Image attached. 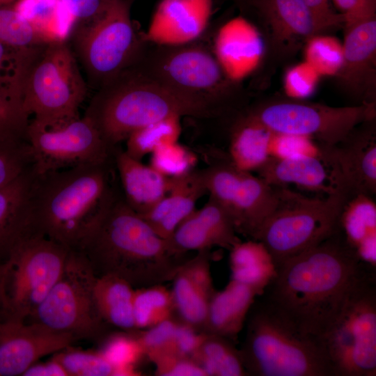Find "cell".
<instances>
[{
  "label": "cell",
  "instance_id": "cell-29",
  "mask_svg": "<svg viewBox=\"0 0 376 376\" xmlns=\"http://www.w3.org/2000/svg\"><path fill=\"white\" fill-rule=\"evenodd\" d=\"M339 227L348 245L366 263L376 267V204L371 196L357 194L345 201Z\"/></svg>",
  "mask_w": 376,
  "mask_h": 376
},
{
  "label": "cell",
  "instance_id": "cell-30",
  "mask_svg": "<svg viewBox=\"0 0 376 376\" xmlns=\"http://www.w3.org/2000/svg\"><path fill=\"white\" fill-rule=\"evenodd\" d=\"M273 132L243 113L233 123L228 161L237 169L257 171L271 157Z\"/></svg>",
  "mask_w": 376,
  "mask_h": 376
},
{
  "label": "cell",
  "instance_id": "cell-13",
  "mask_svg": "<svg viewBox=\"0 0 376 376\" xmlns=\"http://www.w3.org/2000/svg\"><path fill=\"white\" fill-rule=\"evenodd\" d=\"M272 132L301 136L320 144L343 141L359 124L375 118V103L331 107L304 100H269L243 112Z\"/></svg>",
  "mask_w": 376,
  "mask_h": 376
},
{
  "label": "cell",
  "instance_id": "cell-2",
  "mask_svg": "<svg viewBox=\"0 0 376 376\" xmlns=\"http://www.w3.org/2000/svg\"><path fill=\"white\" fill-rule=\"evenodd\" d=\"M75 251L81 254L97 277L115 276L134 288L171 281L184 262L128 205L122 192Z\"/></svg>",
  "mask_w": 376,
  "mask_h": 376
},
{
  "label": "cell",
  "instance_id": "cell-11",
  "mask_svg": "<svg viewBox=\"0 0 376 376\" xmlns=\"http://www.w3.org/2000/svg\"><path fill=\"white\" fill-rule=\"evenodd\" d=\"M69 251L42 235L18 247L0 266V313L27 321L59 279Z\"/></svg>",
  "mask_w": 376,
  "mask_h": 376
},
{
  "label": "cell",
  "instance_id": "cell-51",
  "mask_svg": "<svg viewBox=\"0 0 376 376\" xmlns=\"http://www.w3.org/2000/svg\"><path fill=\"white\" fill-rule=\"evenodd\" d=\"M22 376H68V374L59 363L51 358L45 363H34Z\"/></svg>",
  "mask_w": 376,
  "mask_h": 376
},
{
  "label": "cell",
  "instance_id": "cell-39",
  "mask_svg": "<svg viewBox=\"0 0 376 376\" xmlns=\"http://www.w3.org/2000/svg\"><path fill=\"white\" fill-rule=\"evenodd\" d=\"M0 42L17 49L47 43L13 7L0 6Z\"/></svg>",
  "mask_w": 376,
  "mask_h": 376
},
{
  "label": "cell",
  "instance_id": "cell-25",
  "mask_svg": "<svg viewBox=\"0 0 376 376\" xmlns=\"http://www.w3.org/2000/svg\"><path fill=\"white\" fill-rule=\"evenodd\" d=\"M257 172L258 177L274 187L295 185L327 195L336 189L331 169L323 155L270 157Z\"/></svg>",
  "mask_w": 376,
  "mask_h": 376
},
{
  "label": "cell",
  "instance_id": "cell-10",
  "mask_svg": "<svg viewBox=\"0 0 376 376\" xmlns=\"http://www.w3.org/2000/svg\"><path fill=\"white\" fill-rule=\"evenodd\" d=\"M375 269L352 287L322 338L334 376L376 375Z\"/></svg>",
  "mask_w": 376,
  "mask_h": 376
},
{
  "label": "cell",
  "instance_id": "cell-15",
  "mask_svg": "<svg viewBox=\"0 0 376 376\" xmlns=\"http://www.w3.org/2000/svg\"><path fill=\"white\" fill-rule=\"evenodd\" d=\"M201 172L207 193L229 214L237 234L253 240L276 207V188L228 160Z\"/></svg>",
  "mask_w": 376,
  "mask_h": 376
},
{
  "label": "cell",
  "instance_id": "cell-36",
  "mask_svg": "<svg viewBox=\"0 0 376 376\" xmlns=\"http://www.w3.org/2000/svg\"><path fill=\"white\" fill-rule=\"evenodd\" d=\"M180 118L171 116L136 130L125 139V152L141 161L158 148L178 142L181 133Z\"/></svg>",
  "mask_w": 376,
  "mask_h": 376
},
{
  "label": "cell",
  "instance_id": "cell-28",
  "mask_svg": "<svg viewBox=\"0 0 376 376\" xmlns=\"http://www.w3.org/2000/svg\"><path fill=\"white\" fill-rule=\"evenodd\" d=\"M259 296L253 288L230 279L225 288L215 291L207 309L203 332L237 343L249 311Z\"/></svg>",
  "mask_w": 376,
  "mask_h": 376
},
{
  "label": "cell",
  "instance_id": "cell-31",
  "mask_svg": "<svg viewBox=\"0 0 376 376\" xmlns=\"http://www.w3.org/2000/svg\"><path fill=\"white\" fill-rule=\"evenodd\" d=\"M230 279L255 290L259 296L275 278L273 258L260 241L239 242L230 250Z\"/></svg>",
  "mask_w": 376,
  "mask_h": 376
},
{
  "label": "cell",
  "instance_id": "cell-48",
  "mask_svg": "<svg viewBox=\"0 0 376 376\" xmlns=\"http://www.w3.org/2000/svg\"><path fill=\"white\" fill-rule=\"evenodd\" d=\"M205 336V333L198 331L191 326L178 320L175 338V354L181 357L191 358Z\"/></svg>",
  "mask_w": 376,
  "mask_h": 376
},
{
  "label": "cell",
  "instance_id": "cell-44",
  "mask_svg": "<svg viewBox=\"0 0 376 376\" xmlns=\"http://www.w3.org/2000/svg\"><path fill=\"white\" fill-rule=\"evenodd\" d=\"M104 336L102 354L115 366H134L143 357V350L134 333L119 331Z\"/></svg>",
  "mask_w": 376,
  "mask_h": 376
},
{
  "label": "cell",
  "instance_id": "cell-14",
  "mask_svg": "<svg viewBox=\"0 0 376 376\" xmlns=\"http://www.w3.org/2000/svg\"><path fill=\"white\" fill-rule=\"evenodd\" d=\"M26 139L37 174L104 162L114 148L86 116L52 125L29 120Z\"/></svg>",
  "mask_w": 376,
  "mask_h": 376
},
{
  "label": "cell",
  "instance_id": "cell-49",
  "mask_svg": "<svg viewBox=\"0 0 376 376\" xmlns=\"http://www.w3.org/2000/svg\"><path fill=\"white\" fill-rule=\"evenodd\" d=\"M344 17V26L376 16V0H333Z\"/></svg>",
  "mask_w": 376,
  "mask_h": 376
},
{
  "label": "cell",
  "instance_id": "cell-23",
  "mask_svg": "<svg viewBox=\"0 0 376 376\" xmlns=\"http://www.w3.org/2000/svg\"><path fill=\"white\" fill-rule=\"evenodd\" d=\"M265 48L260 30L247 19L238 16L219 29L213 54L226 77L240 84L258 68Z\"/></svg>",
  "mask_w": 376,
  "mask_h": 376
},
{
  "label": "cell",
  "instance_id": "cell-43",
  "mask_svg": "<svg viewBox=\"0 0 376 376\" xmlns=\"http://www.w3.org/2000/svg\"><path fill=\"white\" fill-rule=\"evenodd\" d=\"M31 166L33 159L26 138L0 142V187Z\"/></svg>",
  "mask_w": 376,
  "mask_h": 376
},
{
  "label": "cell",
  "instance_id": "cell-35",
  "mask_svg": "<svg viewBox=\"0 0 376 376\" xmlns=\"http://www.w3.org/2000/svg\"><path fill=\"white\" fill-rule=\"evenodd\" d=\"M133 313L138 330L148 329L164 320L175 318L171 290L164 284L135 288Z\"/></svg>",
  "mask_w": 376,
  "mask_h": 376
},
{
  "label": "cell",
  "instance_id": "cell-21",
  "mask_svg": "<svg viewBox=\"0 0 376 376\" xmlns=\"http://www.w3.org/2000/svg\"><path fill=\"white\" fill-rule=\"evenodd\" d=\"M212 11V0H161L143 38L157 45L194 42L205 31Z\"/></svg>",
  "mask_w": 376,
  "mask_h": 376
},
{
  "label": "cell",
  "instance_id": "cell-24",
  "mask_svg": "<svg viewBox=\"0 0 376 376\" xmlns=\"http://www.w3.org/2000/svg\"><path fill=\"white\" fill-rule=\"evenodd\" d=\"M175 318L203 332L210 300L216 291L210 271L209 250L184 261L173 279Z\"/></svg>",
  "mask_w": 376,
  "mask_h": 376
},
{
  "label": "cell",
  "instance_id": "cell-46",
  "mask_svg": "<svg viewBox=\"0 0 376 376\" xmlns=\"http://www.w3.org/2000/svg\"><path fill=\"white\" fill-rule=\"evenodd\" d=\"M320 76L304 61L290 68L283 80V88L288 98L304 100L315 92Z\"/></svg>",
  "mask_w": 376,
  "mask_h": 376
},
{
  "label": "cell",
  "instance_id": "cell-38",
  "mask_svg": "<svg viewBox=\"0 0 376 376\" xmlns=\"http://www.w3.org/2000/svg\"><path fill=\"white\" fill-rule=\"evenodd\" d=\"M304 58L320 77H335L343 63V42L331 36L314 35L306 41Z\"/></svg>",
  "mask_w": 376,
  "mask_h": 376
},
{
  "label": "cell",
  "instance_id": "cell-26",
  "mask_svg": "<svg viewBox=\"0 0 376 376\" xmlns=\"http://www.w3.org/2000/svg\"><path fill=\"white\" fill-rule=\"evenodd\" d=\"M113 158L123 198L139 214L148 212L169 192L172 179L150 165L131 157L117 146Z\"/></svg>",
  "mask_w": 376,
  "mask_h": 376
},
{
  "label": "cell",
  "instance_id": "cell-1",
  "mask_svg": "<svg viewBox=\"0 0 376 376\" xmlns=\"http://www.w3.org/2000/svg\"><path fill=\"white\" fill-rule=\"evenodd\" d=\"M375 269L359 258L339 227L277 267L263 295L302 331L322 340L352 287Z\"/></svg>",
  "mask_w": 376,
  "mask_h": 376
},
{
  "label": "cell",
  "instance_id": "cell-41",
  "mask_svg": "<svg viewBox=\"0 0 376 376\" xmlns=\"http://www.w3.org/2000/svg\"><path fill=\"white\" fill-rule=\"evenodd\" d=\"M177 323L176 318H172L148 329L134 332L145 357L152 362L164 356L175 354Z\"/></svg>",
  "mask_w": 376,
  "mask_h": 376
},
{
  "label": "cell",
  "instance_id": "cell-3",
  "mask_svg": "<svg viewBox=\"0 0 376 376\" xmlns=\"http://www.w3.org/2000/svg\"><path fill=\"white\" fill-rule=\"evenodd\" d=\"M113 156L97 164L37 174L34 205L41 234L76 250L121 193Z\"/></svg>",
  "mask_w": 376,
  "mask_h": 376
},
{
  "label": "cell",
  "instance_id": "cell-17",
  "mask_svg": "<svg viewBox=\"0 0 376 376\" xmlns=\"http://www.w3.org/2000/svg\"><path fill=\"white\" fill-rule=\"evenodd\" d=\"M72 336L0 313V376H19L42 357L70 346Z\"/></svg>",
  "mask_w": 376,
  "mask_h": 376
},
{
  "label": "cell",
  "instance_id": "cell-45",
  "mask_svg": "<svg viewBox=\"0 0 376 376\" xmlns=\"http://www.w3.org/2000/svg\"><path fill=\"white\" fill-rule=\"evenodd\" d=\"M33 47L17 49L0 42V86L19 93V86Z\"/></svg>",
  "mask_w": 376,
  "mask_h": 376
},
{
  "label": "cell",
  "instance_id": "cell-12",
  "mask_svg": "<svg viewBox=\"0 0 376 376\" xmlns=\"http://www.w3.org/2000/svg\"><path fill=\"white\" fill-rule=\"evenodd\" d=\"M97 276L78 251L70 250L59 279L26 322L81 339H100L109 327L95 297Z\"/></svg>",
  "mask_w": 376,
  "mask_h": 376
},
{
  "label": "cell",
  "instance_id": "cell-32",
  "mask_svg": "<svg viewBox=\"0 0 376 376\" xmlns=\"http://www.w3.org/2000/svg\"><path fill=\"white\" fill-rule=\"evenodd\" d=\"M134 289L126 281L115 276L97 278L96 304L102 320L109 327L127 333L138 331L133 313Z\"/></svg>",
  "mask_w": 376,
  "mask_h": 376
},
{
  "label": "cell",
  "instance_id": "cell-19",
  "mask_svg": "<svg viewBox=\"0 0 376 376\" xmlns=\"http://www.w3.org/2000/svg\"><path fill=\"white\" fill-rule=\"evenodd\" d=\"M36 177L31 166L0 187V266L22 244L42 235L34 205Z\"/></svg>",
  "mask_w": 376,
  "mask_h": 376
},
{
  "label": "cell",
  "instance_id": "cell-27",
  "mask_svg": "<svg viewBox=\"0 0 376 376\" xmlns=\"http://www.w3.org/2000/svg\"><path fill=\"white\" fill-rule=\"evenodd\" d=\"M169 192L142 217L154 231L168 240L176 228L196 210L197 201L205 193L202 172L193 170L171 178Z\"/></svg>",
  "mask_w": 376,
  "mask_h": 376
},
{
  "label": "cell",
  "instance_id": "cell-5",
  "mask_svg": "<svg viewBox=\"0 0 376 376\" xmlns=\"http://www.w3.org/2000/svg\"><path fill=\"white\" fill-rule=\"evenodd\" d=\"M261 296L249 311L239 350L248 376H334L322 340Z\"/></svg>",
  "mask_w": 376,
  "mask_h": 376
},
{
  "label": "cell",
  "instance_id": "cell-20",
  "mask_svg": "<svg viewBox=\"0 0 376 376\" xmlns=\"http://www.w3.org/2000/svg\"><path fill=\"white\" fill-rule=\"evenodd\" d=\"M260 15L272 53L285 58L295 53L302 42L322 33L304 0H251Z\"/></svg>",
  "mask_w": 376,
  "mask_h": 376
},
{
  "label": "cell",
  "instance_id": "cell-37",
  "mask_svg": "<svg viewBox=\"0 0 376 376\" xmlns=\"http://www.w3.org/2000/svg\"><path fill=\"white\" fill-rule=\"evenodd\" d=\"M68 376H117L118 368L99 351L79 350L71 345L54 353Z\"/></svg>",
  "mask_w": 376,
  "mask_h": 376
},
{
  "label": "cell",
  "instance_id": "cell-34",
  "mask_svg": "<svg viewBox=\"0 0 376 376\" xmlns=\"http://www.w3.org/2000/svg\"><path fill=\"white\" fill-rule=\"evenodd\" d=\"M206 376H248L240 350L224 337L206 334L191 358Z\"/></svg>",
  "mask_w": 376,
  "mask_h": 376
},
{
  "label": "cell",
  "instance_id": "cell-18",
  "mask_svg": "<svg viewBox=\"0 0 376 376\" xmlns=\"http://www.w3.org/2000/svg\"><path fill=\"white\" fill-rule=\"evenodd\" d=\"M343 27V60L336 83L357 104L375 103L376 16Z\"/></svg>",
  "mask_w": 376,
  "mask_h": 376
},
{
  "label": "cell",
  "instance_id": "cell-54",
  "mask_svg": "<svg viewBox=\"0 0 376 376\" xmlns=\"http://www.w3.org/2000/svg\"><path fill=\"white\" fill-rule=\"evenodd\" d=\"M81 1V0H65V1L63 3H65V4H69V3L77 2V1Z\"/></svg>",
  "mask_w": 376,
  "mask_h": 376
},
{
  "label": "cell",
  "instance_id": "cell-40",
  "mask_svg": "<svg viewBox=\"0 0 376 376\" xmlns=\"http://www.w3.org/2000/svg\"><path fill=\"white\" fill-rule=\"evenodd\" d=\"M29 120L19 93L0 86V142L25 138Z\"/></svg>",
  "mask_w": 376,
  "mask_h": 376
},
{
  "label": "cell",
  "instance_id": "cell-9",
  "mask_svg": "<svg viewBox=\"0 0 376 376\" xmlns=\"http://www.w3.org/2000/svg\"><path fill=\"white\" fill-rule=\"evenodd\" d=\"M148 44L133 67L182 93L212 105L221 113L237 108L239 84L225 75L213 52L194 42L181 45Z\"/></svg>",
  "mask_w": 376,
  "mask_h": 376
},
{
  "label": "cell",
  "instance_id": "cell-47",
  "mask_svg": "<svg viewBox=\"0 0 376 376\" xmlns=\"http://www.w3.org/2000/svg\"><path fill=\"white\" fill-rule=\"evenodd\" d=\"M155 375L158 376H206L204 371L191 358L172 354L152 362Z\"/></svg>",
  "mask_w": 376,
  "mask_h": 376
},
{
  "label": "cell",
  "instance_id": "cell-42",
  "mask_svg": "<svg viewBox=\"0 0 376 376\" xmlns=\"http://www.w3.org/2000/svg\"><path fill=\"white\" fill-rule=\"evenodd\" d=\"M196 162L195 155L178 141L153 151L150 165L165 176L175 178L192 171Z\"/></svg>",
  "mask_w": 376,
  "mask_h": 376
},
{
  "label": "cell",
  "instance_id": "cell-50",
  "mask_svg": "<svg viewBox=\"0 0 376 376\" xmlns=\"http://www.w3.org/2000/svg\"><path fill=\"white\" fill-rule=\"evenodd\" d=\"M322 32L343 26L344 17L331 7L329 0H304Z\"/></svg>",
  "mask_w": 376,
  "mask_h": 376
},
{
  "label": "cell",
  "instance_id": "cell-16",
  "mask_svg": "<svg viewBox=\"0 0 376 376\" xmlns=\"http://www.w3.org/2000/svg\"><path fill=\"white\" fill-rule=\"evenodd\" d=\"M320 145L336 187L343 189L350 196L375 194V118L359 124L335 145Z\"/></svg>",
  "mask_w": 376,
  "mask_h": 376
},
{
  "label": "cell",
  "instance_id": "cell-52",
  "mask_svg": "<svg viewBox=\"0 0 376 376\" xmlns=\"http://www.w3.org/2000/svg\"><path fill=\"white\" fill-rule=\"evenodd\" d=\"M241 6L247 7L250 6L251 0H233Z\"/></svg>",
  "mask_w": 376,
  "mask_h": 376
},
{
  "label": "cell",
  "instance_id": "cell-33",
  "mask_svg": "<svg viewBox=\"0 0 376 376\" xmlns=\"http://www.w3.org/2000/svg\"><path fill=\"white\" fill-rule=\"evenodd\" d=\"M13 7L47 43L65 42L77 24L61 0H17Z\"/></svg>",
  "mask_w": 376,
  "mask_h": 376
},
{
  "label": "cell",
  "instance_id": "cell-6",
  "mask_svg": "<svg viewBox=\"0 0 376 376\" xmlns=\"http://www.w3.org/2000/svg\"><path fill=\"white\" fill-rule=\"evenodd\" d=\"M86 94L87 84L66 41L33 49L20 82L22 106L31 121L52 125L78 118Z\"/></svg>",
  "mask_w": 376,
  "mask_h": 376
},
{
  "label": "cell",
  "instance_id": "cell-53",
  "mask_svg": "<svg viewBox=\"0 0 376 376\" xmlns=\"http://www.w3.org/2000/svg\"><path fill=\"white\" fill-rule=\"evenodd\" d=\"M17 0H0V6H5L10 3H15Z\"/></svg>",
  "mask_w": 376,
  "mask_h": 376
},
{
  "label": "cell",
  "instance_id": "cell-22",
  "mask_svg": "<svg viewBox=\"0 0 376 376\" xmlns=\"http://www.w3.org/2000/svg\"><path fill=\"white\" fill-rule=\"evenodd\" d=\"M227 212L214 199L195 210L166 240L170 251L182 256L189 251L210 250L218 246L230 251L240 239Z\"/></svg>",
  "mask_w": 376,
  "mask_h": 376
},
{
  "label": "cell",
  "instance_id": "cell-8",
  "mask_svg": "<svg viewBox=\"0 0 376 376\" xmlns=\"http://www.w3.org/2000/svg\"><path fill=\"white\" fill-rule=\"evenodd\" d=\"M131 2L106 0L95 15L79 22L71 33L77 58L96 90L132 66L148 44L134 28Z\"/></svg>",
  "mask_w": 376,
  "mask_h": 376
},
{
  "label": "cell",
  "instance_id": "cell-4",
  "mask_svg": "<svg viewBox=\"0 0 376 376\" xmlns=\"http://www.w3.org/2000/svg\"><path fill=\"white\" fill-rule=\"evenodd\" d=\"M84 115L113 148L136 130L171 116H222L207 102L171 88L132 65L97 90Z\"/></svg>",
  "mask_w": 376,
  "mask_h": 376
},
{
  "label": "cell",
  "instance_id": "cell-7",
  "mask_svg": "<svg viewBox=\"0 0 376 376\" xmlns=\"http://www.w3.org/2000/svg\"><path fill=\"white\" fill-rule=\"evenodd\" d=\"M275 188L276 207L253 240L266 246L277 267L337 232L341 210L350 196L339 187L323 199Z\"/></svg>",
  "mask_w": 376,
  "mask_h": 376
}]
</instances>
